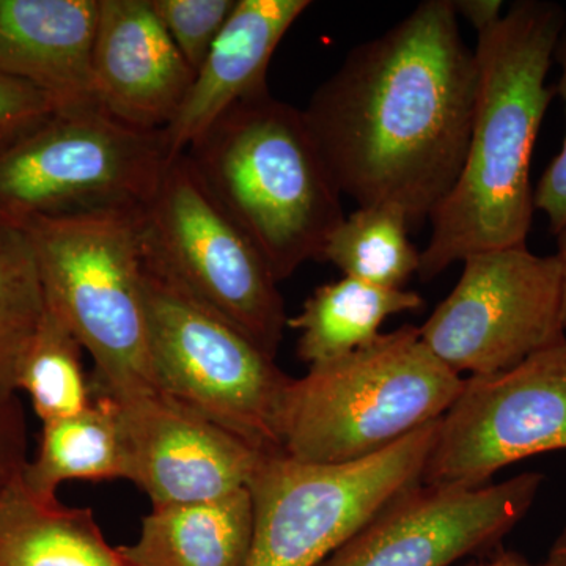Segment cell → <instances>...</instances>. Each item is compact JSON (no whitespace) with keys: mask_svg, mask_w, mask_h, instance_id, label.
<instances>
[{"mask_svg":"<svg viewBox=\"0 0 566 566\" xmlns=\"http://www.w3.org/2000/svg\"><path fill=\"white\" fill-rule=\"evenodd\" d=\"M545 475L494 485H428L395 495L318 566H449L493 549L534 505Z\"/></svg>","mask_w":566,"mask_h":566,"instance_id":"cell-12","label":"cell"},{"mask_svg":"<svg viewBox=\"0 0 566 566\" xmlns=\"http://www.w3.org/2000/svg\"><path fill=\"white\" fill-rule=\"evenodd\" d=\"M28 463L24 408L18 392L0 389V501L20 485Z\"/></svg>","mask_w":566,"mask_h":566,"instance_id":"cell-27","label":"cell"},{"mask_svg":"<svg viewBox=\"0 0 566 566\" xmlns=\"http://www.w3.org/2000/svg\"><path fill=\"white\" fill-rule=\"evenodd\" d=\"M156 387L264 455L282 453L279 415L290 376L252 338L145 266Z\"/></svg>","mask_w":566,"mask_h":566,"instance_id":"cell-9","label":"cell"},{"mask_svg":"<svg viewBox=\"0 0 566 566\" xmlns=\"http://www.w3.org/2000/svg\"><path fill=\"white\" fill-rule=\"evenodd\" d=\"M82 345L46 304L31 344L18 365L14 387L31 400L41 422L65 419L91 406V376L82 365Z\"/></svg>","mask_w":566,"mask_h":566,"instance_id":"cell-22","label":"cell"},{"mask_svg":"<svg viewBox=\"0 0 566 566\" xmlns=\"http://www.w3.org/2000/svg\"><path fill=\"white\" fill-rule=\"evenodd\" d=\"M409 229L411 223L398 208L357 207L329 238L322 260L333 263L346 277L403 290L420 266V252L409 241Z\"/></svg>","mask_w":566,"mask_h":566,"instance_id":"cell-21","label":"cell"},{"mask_svg":"<svg viewBox=\"0 0 566 566\" xmlns=\"http://www.w3.org/2000/svg\"><path fill=\"white\" fill-rule=\"evenodd\" d=\"M546 564L549 566H566V524L551 547Z\"/></svg>","mask_w":566,"mask_h":566,"instance_id":"cell-31","label":"cell"},{"mask_svg":"<svg viewBox=\"0 0 566 566\" xmlns=\"http://www.w3.org/2000/svg\"><path fill=\"white\" fill-rule=\"evenodd\" d=\"M566 450V338L493 375L469 376L439 419L422 482L486 485L524 458Z\"/></svg>","mask_w":566,"mask_h":566,"instance_id":"cell-11","label":"cell"},{"mask_svg":"<svg viewBox=\"0 0 566 566\" xmlns=\"http://www.w3.org/2000/svg\"><path fill=\"white\" fill-rule=\"evenodd\" d=\"M44 308L46 300L28 234L0 221V389L17 392L18 365Z\"/></svg>","mask_w":566,"mask_h":566,"instance_id":"cell-23","label":"cell"},{"mask_svg":"<svg viewBox=\"0 0 566 566\" xmlns=\"http://www.w3.org/2000/svg\"><path fill=\"white\" fill-rule=\"evenodd\" d=\"M140 208L33 219L21 226L44 300L91 353L95 392L158 389L153 375Z\"/></svg>","mask_w":566,"mask_h":566,"instance_id":"cell-5","label":"cell"},{"mask_svg":"<svg viewBox=\"0 0 566 566\" xmlns=\"http://www.w3.org/2000/svg\"><path fill=\"white\" fill-rule=\"evenodd\" d=\"M0 566H136L92 509L39 501L20 485L0 501Z\"/></svg>","mask_w":566,"mask_h":566,"instance_id":"cell-18","label":"cell"},{"mask_svg":"<svg viewBox=\"0 0 566 566\" xmlns=\"http://www.w3.org/2000/svg\"><path fill=\"white\" fill-rule=\"evenodd\" d=\"M57 112L50 96L28 82L0 73V147Z\"/></svg>","mask_w":566,"mask_h":566,"instance_id":"cell-25","label":"cell"},{"mask_svg":"<svg viewBox=\"0 0 566 566\" xmlns=\"http://www.w3.org/2000/svg\"><path fill=\"white\" fill-rule=\"evenodd\" d=\"M464 379L442 364L419 327L311 365L290 379L279 415L282 453L308 464H346L382 452L446 415Z\"/></svg>","mask_w":566,"mask_h":566,"instance_id":"cell-4","label":"cell"},{"mask_svg":"<svg viewBox=\"0 0 566 566\" xmlns=\"http://www.w3.org/2000/svg\"><path fill=\"white\" fill-rule=\"evenodd\" d=\"M476 85L452 0H424L353 48L303 112L342 196L398 208L412 227L460 177Z\"/></svg>","mask_w":566,"mask_h":566,"instance_id":"cell-1","label":"cell"},{"mask_svg":"<svg viewBox=\"0 0 566 566\" xmlns=\"http://www.w3.org/2000/svg\"><path fill=\"white\" fill-rule=\"evenodd\" d=\"M565 24L558 3L517 0L476 35L479 85L468 151L455 186L431 214L417 273L423 282L474 253L526 244L535 210L532 153L554 96L546 80Z\"/></svg>","mask_w":566,"mask_h":566,"instance_id":"cell-2","label":"cell"},{"mask_svg":"<svg viewBox=\"0 0 566 566\" xmlns=\"http://www.w3.org/2000/svg\"><path fill=\"white\" fill-rule=\"evenodd\" d=\"M185 156L279 282L322 260L345 221L342 193L303 109L270 92L232 107Z\"/></svg>","mask_w":566,"mask_h":566,"instance_id":"cell-3","label":"cell"},{"mask_svg":"<svg viewBox=\"0 0 566 566\" xmlns=\"http://www.w3.org/2000/svg\"><path fill=\"white\" fill-rule=\"evenodd\" d=\"M175 46L193 73L202 65L212 43L237 6V0H150Z\"/></svg>","mask_w":566,"mask_h":566,"instance_id":"cell-24","label":"cell"},{"mask_svg":"<svg viewBox=\"0 0 566 566\" xmlns=\"http://www.w3.org/2000/svg\"><path fill=\"white\" fill-rule=\"evenodd\" d=\"M455 289L419 327L431 353L457 375H493L566 338L562 264L527 245L474 253Z\"/></svg>","mask_w":566,"mask_h":566,"instance_id":"cell-10","label":"cell"},{"mask_svg":"<svg viewBox=\"0 0 566 566\" xmlns=\"http://www.w3.org/2000/svg\"><path fill=\"white\" fill-rule=\"evenodd\" d=\"M128 441L118 405L93 390L84 411L43 423L22 486L39 501H55L59 486L70 480L111 482L128 480Z\"/></svg>","mask_w":566,"mask_h":566,"instance_id":"cell-19","label":"cell"},{"mask_svg":"<svg viewBox=\"0 0 566 566\" xmlns=\"http://www.w3.org/2000/svg\"><path fill=\"white\" fill-rule=\"evenodd\" d=\"M167 164L163 132L133 128L98 107L55 112L0 147V221L21 227L139 208Z\"/></svg>","mask_w":566,"mask_h":566,"instance_id":"cell-7","label":"cell"},{"mask_svg":"<svg viewBox=\"0 0 566 566\" xmlns=\"http://www.w3.org/2000/svg\"><path fill=\"white\" fill-rule=\"evenodd\" d=\"M557 256L562 264V323L566 329V229L558 234Z\"/></svg>","mask_w":566,"mask_h":566,"instance_id":"cell-30","label":"cell"},{"mask_svg":"<svg viewBox=\"0 0 566 566\" xmlns=\"http://www.w3.org/2000/svg\"><path fill=\"white\" fill-rule=\"evenodd\" d=\"M196 73L175 46L150 0H99L92 61L93 99L115 120L164 132Z\"/></svg>","mask_w":566,"mask_h":566,"instance_id":"cell-14","label":"cell"},{"mask_svg":"<svg viewBox=\"0 0 566 566\" xmlns=\"http://www.w3.org/2000/svg\"><path fill=\"white\" fill-rule=\"evenodd\" d=\"M468 566H549L546 564H532L526 557L515 553V551H501L493 558L482 564H472Z\"/></svg>","mask_w":566,"mask_h":566,"instance_id":"cell-29","label":"cell"},{"mask_svg":"<svg viewBox=\"0 0 566 566\" xmlns=\"http://www.w3.org/2000/svg\"><path fill=\"white\" fill-rule=\"evenodd\" d=\"M312 6L308 0H237L172 123L163 132L167 159L185 155L222 115L268 91L271 59Z\"/></svg>","mask_w":566,"mask_h":566,"instance_id":"cell-15","label":"cell"},{"mask_svg":"<svg viewBox=\"0 0 566 566\" xmlns=\"http://www.w3.org/2000/svg\"><path fill=\"white\" fill-rule=\"evenodd\" d=\"M554 62L560 66V80H558L554 93L560 96L565 106L566 117V24L558 36ZM534 208L545 212L549 230L554 234H560L566 229V129L562 150L546 167L534 191Z\"/></svg>","mask_w":566,"mask_h":566,"instance_id":"cell-26","label":"cell"},{"mask_svg":"<svg viewBox=\"0 0 566 566\" xmlns=\"http://www.w3.org/2000/svg\"><path fill=\"white\" fill-rule=\"evenodd\" d=\"M439 420L346 464L263 455L248 490L253 538L245 566H318L395 495L422 482Z\"/></svg>","mask_w":566,"mask_h":566,"instance_id":"cell-8","label":"cell"},{"mask_svg":"<svg viewBox=\"0 0 566 566\" xmlns=\"http://www.w3.org/2000/svg\"><path fill=\"white\" fill-rule=\"evenodd\" d=\"M111 398L128 441V480L150 497L151 506L210 501L243 490L264 455L159 389Z\"/></svg>","mask_w":566,"mask_h":566,"instance_id":"cell-13","label":"cell"},{"mask_svg":"<svg viewBox=\"0 0 566 566\" xmlns=\"http://www.w3.org/2000/svg\"><path fill=\"white\" fill-rule=\"evenodd\" d=\"M140 238L153 275L277 357L289 323L279 281L185 155L167 164L158 188L142 205Z\"/></svg>","mask_w":566,"mask_h":566,"instance_id":"cell-6","label":"cell"},{"mask_svg":"<svg viewBox=\"0 0 566 566\" xmlns=\"http://www.w3.org/2000/svg\"><path fill=\"white\" fill-rule=\"evenodd\" d=\"M458 18H464L474 28L476 35L493 29L504 18L501 0H452Z\"/></svg>","mask_w":566,"mask_h":566,"instance_id":"cell-28","label":"cell"},{"mask_svg":"<svg viewBox=\"0 0 566 566\" xmlns=\"http://www.w3.org/2000/svg\"><path fill=\"white\" fill-rule=\"evenodd\" d=\"M253 538L248 488L210 501L151 506L139 539L120 546L136 566H245Z\"/></svg>","mask_w":566,"mask_h":566,"instance_id":"cell-17","label":"cell"},{"mask_svg":"<svg viewBox=\"0 0 566 566\" xmlns=\"http://www.w3.org/2000/svg\"><path fill=\"white\" fill-rule=\"evenodd\" d=\"M98 14L99 0H0V73L39 88L57 112L96 107Z\"/></svg>","mask_w":566,"mask_h":566,"instance_id":"cell-16","label":"cell"},{"mask_svg":"<svg viewBox=\"0 0 566 566\" xmlns=\"http://www.w3.org/2000/svg\"><path fill=\"white\" fill-rule=\"evenodd\" d=\"M422 305V296L411 290L381 289L344 275L318 286L286 326L300 331L297 356L311 367L374 344L389 316Z\"/></svg>","mask_w":566,"mask_h":566,"instance_id":"cell-20","label":"cell"}]
</instances>
